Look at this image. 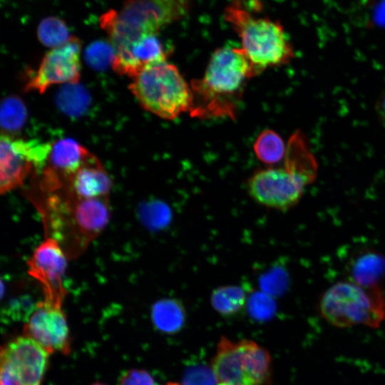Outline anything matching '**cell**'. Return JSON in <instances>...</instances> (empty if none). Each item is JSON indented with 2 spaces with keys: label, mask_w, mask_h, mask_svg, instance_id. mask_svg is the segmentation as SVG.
<instances>
[{
  "label": "cell",
  "mask_w": 385,
  "mask_h": 385,
  "mask_svg": "<svg viewBox=\"0 0 385 385\" xmlns=\"http://www.w3.org/2000/svg\"><path fill=\"white\" fill-rule=\"evenodd\" d=\"M257 72L242 48L230 46L216 49L202 78L191 83L193 115L217 116L234 111L236 100L250 78Z\"/></svg>",
  "instance_id": "7a4b0ae2"
},
{
  "label": "cell",
  "mask_w": 385,
  "mask_h": 385,
  "mask_svg": "<svg viewBox=\"0 0 385 385\" xmlns=\"http://www.w3.org/2000/svg\"><path fill=\"white\" fill-rule=\"evenodd\" d=\"M49 355L26 335L12 339L1 349L0 385H41Z\"/></svg>",
  "instance_id": "30bf717a"
},
{
  "label": "cell",
  "mask_w": 385,
  "mask_h": 385,
  "mask_svg": "<svg viewBox=\"0 0 385 385\" xmlns=\"http://www.w3.org/2000/svg\"><path fill=\"white\" fill-rule=\"evenodd\" d=\"M167 55L158 34H148L116 51L112 67L119 74L133 78L147 66L167 60Z\"/></svg>",
  "instance_id": "5bb4252c"
},
{
  "label": "cell",
  "mask_w": 385,
  "mask_h": 385,
  "mask_svg": "<svg viewBox=\"0 0 385 385\" xmlns=\"http://www.w3.org/2000/svg\"><path fill=\"white\" fill-rule=\"evenodd\" d=\"M253 149L261 162L267 165H274L285 158L287 145L277 133L267 129L257 136Z\"/></svg>",
  "instance_id": "ffe728a7"
},
{
  "label": "cell",
  "mask_w": 385,
  "mask_h": 385,
  "mask_svg": "<svg viewBox=\"0 0 385 385\" xmlns=\"http://www.w3.org/2000/svg\"><path fill=\"white\" fill-rule=\"evenodd\" d=\"M37 36L43 45L51 48L64 45L73 37L66 23L56 16H48L41 21Z\"/></svg>",
  "instance_id": "7402d4cb"
},
{
  "label": "cell",
  "mask_w": 385,
  "mask_h": 385,
  "mask_svg": "<svg viewBox=\"0 0 385 385\" xmlns=\"http://www.w3.org/2000/svg\"><path fill=\"white\" fill-rule=\"evenodd\" d=\"M58 107L70 116L83 114L90 104V96L83 86L78 83H68L56 95Z\"/></svg>",
  "instance_id": "44dd1931"
},
{
  "label": "cell",
  "mask_w": 385,
  "mask_h": 385,
  "mask_svg": "<svg viewBox=\"0 0 385 385\" xmlns=\"http://www.w3.org/2000/svg\"><path fill=\"white\" fill-rule=\"evenodd\" d=\"M247 302L246 289L240 285L229 284L214 289L210 294L212 308L224 317L240 313Z\"/></svg>",
  "instance_id": "d6986e66"
},
{
  "label": "cell",
  "mask_w": 385,
  "mask_h": 385,
  "mask_svg": "<svg viewBox=\"0 0 385 385\" xmlns=\"http://www.w3.org/2000/svg\"><path fill=\"white\" fill-rule=\"evenodd\" d=\"M319 311L336 327L378 328L385 321V294L380 286L368 288L349 280L339 282L322 294Z\"/></svg>",
  "instance_id": "8992f818"
},
{
  "label": "cell",
  "mask_w": 385,
  "mask_h": 385,
  "mask_svg": "<svg viewBox=\"0 0 385 385\" xmlns=\"http://www.w3.org/2000/svg\"><path fill=\"white\" fill-rule=\"evenodd\" d=\"M119 385H155L149 373L142 369H130L120 378Z\"/></svg>",
  "instance_id": "484cf974"
},
{
  "label": "cell",
  "mask_w": 385,
  "mask_h": 385,
  "mask_svg": "<svg viewBox=\"0 0 385 385\" xmlns=\"http://www.w3.org/2000/svg\"><path fill=\"white\" fill-rule=\"evenodd\" d=\"M52 145L1 134L0 139V191L6 193L21 186L33 168L46 165Z\"/></svg>",
  "instance_id": "9c48e42d"
},
{
  "label": "cell",
  "mask_w": 385,
  "mask_h": 385,
  "mask_svg": "<svg viewBox=\"0 0 385 385\" xmlns=\"http://www.w3.org/2000/svg\"><path fill=\"white\" fill-rule=\"evenodd\" d=\"M80 52L81 42L73 36L64 45L51 48L43 58L25 89L42 93L55 84L78 83L81 72Z\"/></svg>",
  "instance_id": "7c38bea8"
},
{
  "label": "cell",
  "mask_w": 385,
  "mask_h": 385,
  "mask_svg": "<svg viewBox=\"0 0 385 385\" xmlns=\"http://www.w3.org/2000/svg\"><path fill=\"white\" fill-rule=\"evenodd\" d=\"M150 316L154 327L169 334L180 332L186 321L185 307L180 300L175 298L156 301L152 306Z\"/></svg>",
  "instance_id": "ac0fdd59"
},
{
  "label": "cell",
  "mask_w": 385,
  "mask_h": 385,
  "mask_svg": "<svg viewBox=\"0 0 385 385\" xmlns=\"http://www.w3.org/2000/svg\"><path fill=\"white\" fill-rule=\"evenodd\" d=\"M375 111L379 120L385 126V91L378 98Z\"/></svg>",
  "instance_id": "4316f807"
},
{
  "label": "cell",
  "mask_w": 385,
  "mask_h": 385,
  "mask_svg": "<svg viewBox=\"0 0 385 385\" xmlns=\"http://www.w3.org/2000/svg\"><path fill=\"white\" fill-rule=\"evenodd\" d=\"M40 211L47 230L68 257H75L104 229L110 217L107 197L80 199L66 190L49 195Z\"/></svg>",
  "instance_id": "6da1fadb"
},
{
  "label": "cell",
  "mask_w": 385,
  "mask_h": 385,
  "mask_svg": "<svg viewBox=\"0 0 385 385\" xmlns=\"http://www.w3.org/2000/svg\"><path fill=\"white\" fill-rule=\"evenodd\" d=\"M27 111L21 98L11 96L4 98L1 104V125L6 132L20 130L26 122Z\"/></svg>",
  "instance_id": "603a6c76"
},
{
  "label": "cell",
  "mask_w": 385,
  "mask_h": 385,
  "mask_svg": "<svg viewBox=\"0 0 385 385\" xmlns=\"http://www.w3.org/2000/svg\"><path fill=\"white\" fill-rule=\"evenodd\" d=\"M211 368L220 384L267 385L271 376V358L264 347L252 340L219 341Z\"/></svg>",
  "instance_id": "52a82bcc"
},
{
  "label": "cell",
  "mask_w": 385,
  "mask_h": 385,
  "mask_svg": "<svg viewBox=\"0 0 385 385\" xmlns=\"http://www.w3.org/2000/svg\"><path fill=\"white\" fill-rule=\"evenodd\" d=\"M129 89L144 109L163 119L173 120L193 108L191 86L167 60L145 68Z\"/></svg>",
  "instance_id": "5b68a950"
},
{
  "label": "cell",
  "mask_w": 385,
  "mask_h": 385,
  "mask_svg": "<svg viewBox=\"0 0 385 385\" xmlns=\"http://www.w3.org/2000/svg\"><path fill=\"white\" fill-rule=\"evenodd\" d=\"M24 335L41 345L50 354L71 351V338L62 306L46 301L38 302L24 324Z\"/></svg>",
  "instance_id": "4fadbf2b"
},
{
  "label": "cell",
  "mask_w": 385,
  "mask_h": 385,
  "mask_svg": "<svg viewBox=\"0 0 385 385\" xmlns=\"http://www.w3.org/2000/svg\"><path fill=\"white\" fill-rule=\"evenodd\" d=\"M68 256L61 244L48 237L27 261L28 272L42 285L44 301L62 306L66 295L63 284Z\"/></svg>",
  "instance_id": "8fae6325"
},
{
  "label": "cell",
  "mask_w": 385,
  "mask_h": 385,
  "mask_svg": "<svg viewBox=\"0 0 385 385\" xmlns=\"http://www.w3.org/2000/svg\"><path fill=\"white\" fill-rule=\"evenodd\" d=\"M92 385H104V384L96 383V384H92Z\"/></svg>",
  "instance_id": "f1b7e54d"
},
{
  "label": "cell",
  "mask_w": 385,
  "mask_h": 385,
  "mask_svg": "<svg viewBox=\"0 0 385 385\" xmlns=\"http://www.w3.org/2000/svg\"><path fill=\"white\" fill-rule=\"evenodd\" d=\"M349 281L364 287H379L385 277V257L372 250L354 254L346 265Z\"/></svg>",
  "instance_id": "e0dca14e"
},
{
  "label": "cell",
  "mask_w": 385,
  "mask_h": 385,
  "mask_svg": "<svg viewBox=\"0 0 385 385\" xmlns=\"http://www.w3.org/2000/svg\"><path fill=\"white\" fill-rule=\"evenodd\" d=\"M316 176L296 160L285 157L283 167H270L253 173L247 180V191L257 204L287 211L299 202L305 188Z\"/></svg>",
  "instance_id": "ba28073f"
},
{
  "label": "cell",
  "mask_w": 385,
  "mask_h": 385,
  "mask_svg": "<svg viewBox=\"0 0 385 385\" xmlns=\"http://www.w3.org/2000/svg\"><path fill=\"white\" fill-rule=\"evenodd\" d=\"M92 155L75 140L61 139L52 145L48 165L45 168L66 184L68 178Z\"/></svg>",
  "instance_id": "2e32d148"
},
{
  "label": "cell",
  "mask_w": 385,
  "mask_h": 385,
  "mask_svg": "<svg viewBox=\"0 0 385 385\" xmlns=\"http://www.w3.org/2000/svg\"><path fill=\"white\" fill-rule=\"evenodd\" d=\"M115 54V49L110 41H97L88 46L85 58L91 68L101 71L113 65Z\"/></svg>",
  "instance_id": "cb8c5ba5"
},
{
  "label": "cell",
  "mask_w": 385,
  "mask_h": 385,
  "mask_svg": "<svg viewBox=\"0 0 385 385\" xmlns=\"http://www.w3.org/2000/svg\"><path fill=\"white\" fill-rule=\"evenodd\" d=\"M112 182L102 165L93 155L73 175L64 188L77 198L107 197Z\"/></svg>",
  "instance_id": "9a60e30c"
},
{
  "label": "cell",
  "mask_w": 385,
  "mask_h": 385,
  "mask_svg": "<svg viewBox=\"0 0 385 385\" xmlns=\"http://www.w3.org/2000/svg\"><path fill=\"white\" fill-rule=\"evenodd\" d=\"M220 385H225V384H220Z\"/></svg>",
  "instance_id": "f546056e"
},
{
  "label": "cell",
  "mask_w": 385,
  "mask_h": 385,
  "mask_svg": "<svg viewBox=\"0 0 385 385\" xmlns=\"http://www.w3.org/2000/svg\"><path fill=\"white\" fill-rule=\"evenodd\" d=\"M224 16L238 34L241 48L257 73L267 68L287 65L294 58V47L279 21L255 16L243 0H232Z\"/></svg>",
  "instance_id": "3957f363"
},
{
  "label": "cell",
  "mask_w": 385,
  "mask_h": 385,
  "mask_svg": "<svg viewBox=\"0 0 385 385\" xmlns=\"http://www.w3.org/2000/svg\"><path fill=\"white\" fill-rule=\"evenodd\" d=\"M192 3V0H126L119 11L110 10L103 14L100 24L118 51L182 19Z\"/></svg>",
  "instance_id": "277c9868"
},
{
  "label": "cell",
  "mask_w": 385,
  "mask_h": 385,
  "mask_svg": "<svg viewBox=\"0 0 385 385\" xmlns=\"http://www.w3.org/2000/svg\"><path fill=\"white\" fill-rule=\"evenodd\" d=\"M217 379L212 369L205 366L189 369L183 376V385H215Z\"/></svg>",
  "instance_id": "d4e9b609"
},
{
  "label": "cell",
  "mask_w": 385,
  "mask_h": 385,
  "mask_svg": "<svg viewBox=\"0 0 385 385\" xmlns=\"http://www.w3.org/2000/svg\"><path fill=\"white\" fill-rule=\"evenodd\" d=\"M165 385H180V384H177V383H173V382H171V383H168V384H165Z\"/></svg>",
  "instance_id": "83f0119b"
}]
</instances>
